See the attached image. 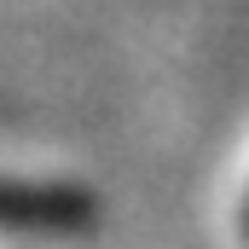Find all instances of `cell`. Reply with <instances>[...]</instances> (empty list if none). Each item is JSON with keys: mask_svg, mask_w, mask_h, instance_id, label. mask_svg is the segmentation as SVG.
<instances>
[{"mask_svg": "<svg viewBox=\"0 0 249 249\" xmlns=\"http://www.w3.org/2000/svg\"><path fill=\"white\" fill-rule=\"evenodd\" d=\"M87 220H93V197L87 191L0 180V226H18V232H75Z\"/></svg>", "mask_w": 249, "mask_h": 249, "instance_id": "cell-1", "label": "cell"}, {"mask_svg": "<svg viewBox=\"0 0 249 249\" xmlns=\"http://www.w3.org/2000/svg\"><path fill=\"white\" fill-rule=\"evenodd\" d=\"M244 232H249V214H244Z\"/></svg>", "mask_w": 249, "mask_h": 249, "instance_id": "cell-2", "label": "cell"}]
</instances>
